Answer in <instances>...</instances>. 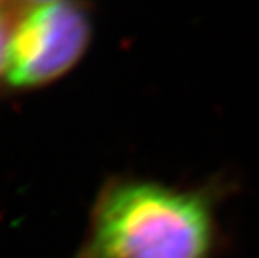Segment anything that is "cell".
I'll use <instances>...</instances> for the list:
<instances>
[{"mask_svg":"<svg viewBox=\"0 0 259 258\" xmlns=\"http://www.w3.org/2000/svg\"><path fill=\"white\" fill-rule=\"evenodd\" d=\"M233 185L113 179L101 190L76 258H216L219 208Z\"/></svg>","mask_w":259,"mask_h":258,"instance_id":"cell-1","label":"cell"},{"mask_svg":"<svg viewBox=\"0 0 259 258\" xmlns=\"http://www.w3.org/2000/svg\"><path fill=\"white\" fill-rule=\"evenodd\" d=\"M90 41V19L73 2L27 4L17 13L5 65L7 84L34 89L72 70Z\"/></svg>","mask_w":259,"mask_h":258,"instance_id":"cell-2","label":"cell"},{"mask_svg":"<svg viewBox=\"0 0 259 258\" xmlns=\"http://www.w3.org/2000/svg\"><path fill=\"white\" fill-rule=\"evenodd\" d=\"M16 16L17 13H8V11L0 10V73L5 72L7 56H8V49H10V41H11Z\"/></svg>","mask_w":259,"mask_h":258,"instance_id":"cell-3","label":"cell"}]
</instances>
